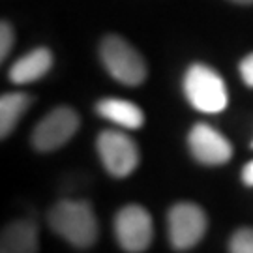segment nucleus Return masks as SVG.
<instances>
[{
  "label": "nucleus",
  "mask_w": 253,
  "mask_h": 253,
  "mask_svg": "<svg viewBox=\"0 0 253 253\" xmlns=\"http://www.w3.org/2000/svg\"><path fill=\"white\" fill-rule=\"evenodd\" d=\"M96 148L105 171L115 178H126L139 165V148L129 135L105 129L98 135Z\"/></svg>",
  "instance_id": "423d86ee"
},
{
  "label": "nucleus",
  "mask_w": 253,
  "mask_h": 253,
  "mask_svg": "<svg viewBox=\"0 0 253 253\" xmlns=\"http://www.w3.org/2000/svg\"><path fill=\"white\" fill-rule=\"evenodd\" d=\"M191 156L203 165H223L233 156V146L217 129L208 124H195L188 135Z\"/></svg>",
  "instance_id": "6e6552de"
},
{
  "label": "nucleus",
  "mask_w": 253,
  "mask_h": 253,
  "mask_svg": "<svg viewBox=\"0 0 253 253\" xmlns=\"http://www.w3.org/2000/svg\"><path fill=\"white\" fill-rule=\"evenodd\" d=\"M207 212L195 203H176L167 214L169 244L176 252H188L207 235Z\"/></svg>",
  "instance_id": "20e7f679"
},
{
  "label": "nucleus",
  "mask_w": 253,
  "mask_h": 253,
  "mask_svg": "<svg viewBox=\"0 0 253 253\" xmlns=\"http://www.w3.org/2000/svg\"><path fill=\"white\" fill-rule=\"evenodd\" d=\"M101 62L113 79L122 84L137 86L146 79V64L143 56L124 38L111 34L101 42Z\"/></svg>",
  "instance_id": "7ed1b4c3"
},
{
  "label": "nucleus",
  "mask_w": 253,
  "mask_h": 253,
  "mask_svg": "<svg viewBox=\"0 0 253 253\" xmlns=\"http://www.w3.org/2000/svg\"><path fill=\"white\" fill-rule=\"evenodd\" d=\"M184 94L193 109L207 115L221 113L227 107V88L219 73L205 64H193L184 77Z\"/></svg>",
  "instance_id": "f03ea898"
},
{
  "label": "nucleus",
  "mask_w": 253,
  "mask_h": 253,
  "mask_svg": "<svg viewBox=\"0 0 253 253\" xmlns=\"http://www.w3.org/2000/svg\"><path fill=\"white\" fill-rule=\"evenodd\" d=\"M53 66V54L45 47H38L34 51L21 56L9 68V81L15 84H27L42 79Z\"/></svg>",
  "instance_id": "9d476101"
},
{
  "label": "nucleus",
  "mask_w": 253,
  "mask_h": 253,
  "mask_svg": "<svg viewBox=\"0 0 253 253\" xmlns=\"http://www.w3.org/2000/svg\"><path fill=\"white\" fill-rule=\"evenodd\" d=\"M113 229L118 246L127 253H143L152 244V216L146 208L139 205H127L120 208L115 216Z\"/></svg>",
  "instance_id": "39448f33"
},
{
  "label": "nucleus",
  "mask_w": 253,
  "mask_h": 253,
  "mask_svg": "<svg viewBox=\"0 0 253 253\" xmlns=\"http://www.w3.org/2000/svg\"><path fill=\"white\" fill-rule=\"evenodd\" d=\"M236 4H253V0H233Z\"/></svg>",
  "instance_id": "f3484780"
},
{
  "label": "nucleus",
  "mask_w": 253,
  "mask_h": 253,
  "mask_svg": "<svg viewBox=\"0 0 253 253\" xmlns=\"http://www.w3.org/2000/svg\"><path fill=\"white\" fill-rule=\"evenodd\" d=\"M242 182L246 186L253 188V160L250 163H246L244 169H242Z\"/></svg>",
  "instance_id": "dca6fc26"
},
{
  "label": "nucleus",
  "mask_w": 253,
  "mask_h": 253,
  "mask_svg": "<svg viewBox=\"0 0 253 253\" xmlns=\"http://www.w3.org/2000/svg\"><path fill=\"white\" fill-rule=\"evenodd\" d=\"M40 233L34 221L15 219L2 229L0 253H38Z\"/></svg>",
  "instance_id": "1a4fd4ad"
},
{
  "label": "nucleus",
  "mask_w": 253,
  "mask_h": 253,
  "mask_svg": "<svg viewBox=\"0 0 253 253\" xmlns=\"http://www.w3.org/2000/svg\"><path fill=\"white\" fill-rule=\"evenodd\" d=\"M96 113L105 120L118 124L127 129H139L145 124V113L143 109L135 105L133 101L118 100V98H105L96 103Z\"/></svg>",
  "instance_id": "9b49d317"
},
{
  "label": "nucleus",
  "mask_w": 253,
  "mask_h": 253,
  "mask_svg": "<svg viewBox=\"0 0 253 253\" xmlns=\"http://www.w3.org/2000/svg\"><path fill=\"white\" fill-rule=\"evenodd\" d=\"M240 75H242V81L253 88V53L248 54L244 60L240 62Z\"/></svg>",
  "instance_id": "2eb2a0df"
},
{
  "label": "nucleus",
  "mask_w": 253,
  "mask_h": 253,
  "mask_svg": "<svg viewBox=\"0 0 253 253\" xmlns=\"http://www.w3.org/2000/svg\"><path fill=\"white\" fill-rule=\"evenodd\" d=\"M252 146H253V143H252Z\"/></svg>",
  "instance_id": "a211bd4d"
},
{
  "label": "nucleus",
  "mask_w": 253,
  "mask_h": 253,
  "mask_svg": "<svg viewBox=\"0 0 253 253\" xmlns=\"http://www.w3.org/2000/svg\"><path fill=\"white\" fill-rule=\"evenodd\" d=\"M47 223L68 244L86 250L96 244L100 223L88 201H58L47 214Z\"/></svg>",
  "instance_id": "f257e3e1"
},
{
  "label": "nucleus",
  "mask_w": 253,
  "mask_h": 253,
  "mask_svg": "<svg viewBox=\"0 0 253 253\" xmlns=\"http://www.w3.org/2000/svg\"><path fill=\"white\" fill-rule=\"evenodd\" d=\"M11 45H13V30L4 21L2 27H0V58H6L8 56Z\"/></svg>",
  "instance_id": "4468645a"
},
{
  "label": "nucleus",
  "mask_w": 253,
  "mask_h": 253,
  "mask_svg": "<svg viewBox=\"0 0 253 253\" xmlns=\"http://www.w3.org/2000/svg\"><path fill=\"white\" fill-rule=\"evenodd\" d=\"M32 103V98L25 92H9L0 98V137H6L15 129L21 117L25 115Z\"/></svg>",
  "instance_id": "f8f14e48"
},
{
  "label": "nucleus",
  "mask_w": 253,
  "mask_h": 253,
  "mask_svg": "<svg viewBox=\"0 0 253 253\" xmlns=\"http://www.w3.org/2000/svg\"><path fill=\"white\" fill-rule=\"evenodd\" d=\"M229 253H253V227H240L229 238Z\"/></svg>",
  "instance_id": "ddd939ff"
},
{
  "label": "nucleus",
  "mask_w": 253,
  "mask_h": 253,
  "mask_svg": "<svg viewBox=\"0 0 253 253\" xmlns=\"http://www.w3.org/2000/svg\"><path fill=\"white\" fill-rule=\"evenodd\" d=\"M79 115L72 107L53 109L40 120V124L32 131V146L38 152H53L64 146L79 129Z\"/></svg>",
  "instance_id": "0eeeda50"
}]
</instances>
